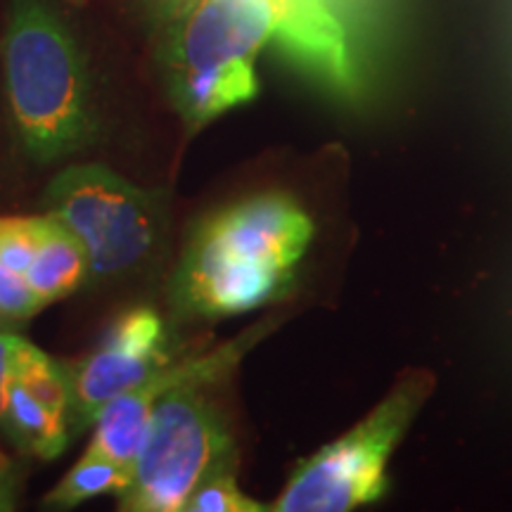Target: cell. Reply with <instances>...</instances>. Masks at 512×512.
<instances>
[{"label":"cell","instance_id":"7c38bea8","mask_svg":"<svg viewBox=\"0 0 512 512\" xmlns=\"http://www.w3.org/2000/svg\"><path fill=\"white\" fill-rule=\"evenodd\" d=\"M15 380L22 382L24 389L36 401H41L48 411H53L55 415H60V418L69 422V413H72V387H69L67 368L55 363L46 351L24 342L22 354H19L17 361Z\"/></svg>","mask_w":512,"mask_h":512},{"label":"cell","instance_id":"8fae6325","mask_svg":"<svg viewBox=\"0 0 512 512\" xmlns=\"http://www.w3.org/2000/svg\"><path fill=\"white\" fill-rule=\"evenodd\" d=\"M133 472L121 467L110 458H102L98 453L86 451L62 482L55 486L50 494L43 498L48 508H74L88 498L105 494H124L126 486L131 484Z\"/></svg>","mask_w":512,"mask_h":512},{"label":"cell","instance_id":"6da1fadb","mask_svg":"<svg viewBox=\"0 0 512 512\" xmlns=\"http://www.w3.org/2000/svg\"><path fill=\"white\" fill-rule=\"evenodd\" d=\"M268 41L330 86L354 91L349 43L328 0H164L159 60L190 131L256 98L254 64Z\"/></svg>","mask_w":512,"mask_h":512},{"label":"cell","instance_id":"7a4b0ae2","mask_svg":"<svg viewBox=\"0 0 512 512\" xmlns=\"http://www.w3.org/2000/svg\"><path fill=\"white\" fill-rule=\"evenodd\" d=\"M316 223L290 192L268 190L207 216L192 230L171 283L178 316L219 320L283 299Z\"/></svg>","mask_w":512,"mask_h":512},{"label":"cell","instance_id":"5b68a950","mask_svg":"<svg viewBox=\"0 0 512 512\" xmlns=\"http://www.w3.org/2000/svg\"><path fill=\"white\" fill-rule=\"evenodd\" d=\"M434 392V375L406 370L349 432L294 467L273 512H349L380 501L387 465Z\"/></svg>","mask_w":512,"mask_h":512},{"label":"cell","instance_id":"ac0fdd59","mask_svg":"<svg viewBox=\"0 0 512 512\" xmlns=\"http://www.w3.org/2000/svg\"><path fill=\"white\" fill-rule=\"evenodd\" d=\"M3 323H5V318H3V313H0V330H3Z\"/></svg>","mask_w":512,"mask_h":512},{"label":"cell","instance_id":"3957f363","mask_svg":"<svg viewBox=\"0 0 512 512\" xmlns=\"http://www.w3.org/2000/svg\"><path fill=\"white\" fill-rule=\"evenodd\" d=\"M271 325V320H261L219 349L183 358L174 387L155 403L131 484L119 494V510L183 512L185 501L204 479L235 465L228 418L211 389L228 380Z\"/></svg>","mask_w":512,"mask_h":512},{"label":"cell","instance_id":"52a82bcc","mask_svg":"<svg viewBox=\"0 0 512 512\" xmlns=\"http://www.w3.org/2000/svg\"><path fill=\"white\" fill-rule=\"evenodd\" d=\"M169 363L164 320L159 313L152 309L121 313L91 354L64 366L72 387L69 427L76 432L86 430L107 403L140 387Z\"/></svg>","mask_w":512,"mask_h":512},{"label":"cell","instance_id":"8992f818","mask_svg":"<svg viewBox=\"0 0 512 512\" xmlns=\"http://www.w3.org/2000/svg\"><path fill=\"white\" fill-rule=\"evenodd\" d=\"M50 216L64 223L98 280H117L147 264L159 245L164 211L159 195L98 164L67 166L46 190Z\"/></svg>","mask_w":512,"mask_h":512},{"label":"cell","instance_id":"9c48e42d","mask_svg":"<svg viewBox=\"0 0 512 512\" xmlns=\"http://www.w3.org/2000/svg\"><path fill=\"white\" fill-rule=\"evenodd\" d=\"M24 275L38 299L48 306L72 294L86 280V275H91V268H88L86 249L76 240V235L48 214L41 247Z\"/></svg>","mask_w":512,"mask_h":512},{"label":"cell","instance_id":"2e32d148","mask_svg":"<svg viewBox=\"0 0 512 512\" xmlns=\"http://www.w3.org/2000/svg\"><path fill=\"white\" fill-rule=\"evenodd\" d=\"M24 342H27V339L12 335V332L0 330V427H3L5 408H8L10 384L15 382L17 361H19V354H22Z\"/></svg>","mask_w":512,"mask_h":512},{"label":"cell","instance_id":"5bb4252c","mask_svg":"<svg viewBox=\"0 0 512 512\" xmlns=\"http://www.w3.org/2000/svg\"><path fill=\"white\" fill-rule=\"evenodd\" d=\"M46 233V216H5L0 219V264L17 273H27Z\"/></svg>","mask_w":512,"mask_h":512},{"label":"cell","instance_id":"9a60e30c","mask_svg":"<svg viewBox=\"0 0 512 512\" xmlns=\"http://www.w3.org/2000/svg\"><path fill=\"white\" fill-rule=\"evenodd\" d=\"M41 309H46V304L38 299L27 275L0 264V313L3 318L8 323H24Z\"/></svg>","mask_w":512,"mask_h":512},{"label":"cell","instance_id":"ba28073f","mask_svg":"<svg viewBox=\"0 0 512 512\" xmlns=\"http://www.w3.org/2000/svg\"><path fill=\"white\" fill-rule=\"evenodd\" d=\"M178 375H181V361L169 363L140 387L128 389V392L107 403L93 422L95 432L88 451L98 453L102 458H110L133 472L152 411H155V403L166 389L174 387Z\"/></svg>","mask_w":512,"mask_h":512},{"label":"cell","instance_id":"30bf717a","mask_svg":"<svg viewBox=\"0 0 512 512\" xmlns=\"http://www.w3.org/2000/svg\"><path fill=\"white\" fill-rule=\"evenodd\" d=\"M0 430L8 434L19 451L41 460L60 458L69 444V422L36 401L19 380L10 384L8 408Z\"/></svg>","mask_w":512,"mask_h":512},{"label":"cell","instance_id":"277c9868","mask_svg":"<svg viewBox=\"0 0 512 512\" xmlns=\"http://www.w3.org/2000/svg\"><path fill=\"white\" fill-rule=\"evenodd\" d=\"M3 64L12 121L36 164H53L93 143L86 64L46 0H12Z\"/></svg>","mask_w":512,"mask_h":512},{"label":"cell","instance_id":"d6986e66","mask_svg":"<svg viewBox=\"0 0 512 512\" xmlns=\"http://www.w3.org/2000/svg\"><path fill=\"white\" fill-rule=\"evenodd\" d=\"M69 3H83V0H69Z\"/></svg>","mask_w":512,"mask_h":512},{"label":"cell","instance_id":"e0dca14e","mask_svg":"<svg viewBox=\"0 0 512 512\" xmlns=\"http://www.w3.org/2000/svg\"><path fill=\"white\" fill-rule=\"evenodd\" d=\"M17 501V470L15 463L0 451V512L15 508Z\"/></svg>","mask_w":512,"mask_h":512},{"label":"cell","instance_id":"4fadbf2b","mask_svg":"<svg viewBox=\"0 0 512 512\" xmlns=\"http://www.w3.org/2000/svg\"><path fill=\"white\" fill-rule=\"evenodd\" d=\"M268 505H261L254 498L242 494L235 477V465L221 467L214 475L192 491L183 505V512H264Z\"/></svg>","mask_w":512,"mask_h":512}]
</instances>
